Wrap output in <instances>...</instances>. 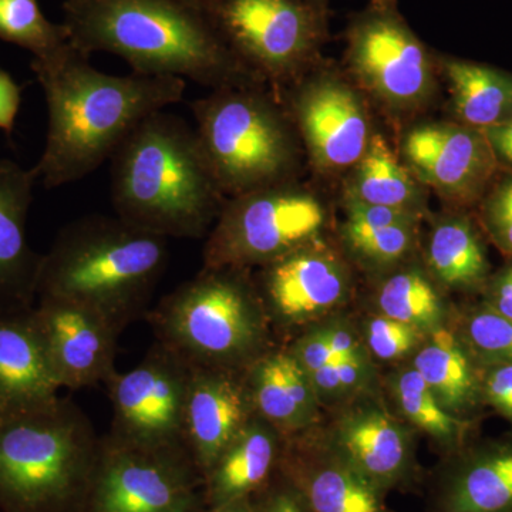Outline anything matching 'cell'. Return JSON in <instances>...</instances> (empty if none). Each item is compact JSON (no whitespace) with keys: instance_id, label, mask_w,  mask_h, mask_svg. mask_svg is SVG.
I'll use <instances>...</instances> for the list:
<instances>
[{"instance_id":"cell-1","label":"cell","mask_w":512,"mask_h":512,"mask_svg":"<svg viewBox=\"0 0 512 512\" xmlns=\"http://www.w3.org/2000/svg\"><path fill=\"white\" fill-rule=\"evenodd\" d=\"M72 43L35 59L49 128L35 168L37 181L57 188L83 180L110 160L128 134L151 114L180 103L187 82L178 77L100 72Z\"/></svg>"},{"instance_id":"cell-2","label":"cell","mask_w":512,"mask_h":512,"mask_svg":"<svg viewBox=\"0 0 512 512\" xmlns=\"http://www.w3.org/2000/svg\"><path fill=\"white\" fill-rule=\"evenodd\" d=\"M69 42L90 56L111 53L136 73L210 87L265 84L225 45L202 3L183 0H64Z\"/></svg>"},{"instance_id":"cell-3","label":"cell","mask_w":512,"mask_h":512,"mask_svg":"<svg viewBox=\"0 0 512 512\" xmlns=\"http://www.w3.org/2000/svg\"><path fill=\"white\" fill-rule=\"evenodd\" d=\"M110 161L111 202L121 220L167 239L210 234L227 197L183 119L151 114Z\"/></svg>"},{"instance_id":"cell-4","label":"cell","mask_w":512,"mask_h":512,"mask_svg":"<svg viewBox=\"0 0 512 512\" xmlns=\"http://www.w3.org/2000/svg\"><path fill=\"white\" fill-rule=\"evenodd\" d=\"M167 256V238L117 215L80 218L43 255L37 298L80 303L124 332L150 312Z\"/></svg>"},{"instance_id":"cell-5","label":"cell","mask_w":512,"mask_h":512,"mask_svg":"<svg viewBox=\"0 0 512 512\" xmlns=\"http://www.w3.org/2000/svg\"><path fill=\"white\" fill-rule=\"evenodd\" d=\"M99 434L72 400L0 416V512H82Z\"/></svg>"},{"instance_id":"cell-6","label":"cell","mask_w":512,"mask_h":512,"mask_svg":"<svg viewBox=\"0 0 512 512\" xmlns=\"http://www.w3.org/2000/svg\"><path fill=\"white\" fill-rule=\"evenodd\" d=\"M146 319L157 343L191 369L245 372L275 346L252 271L244 269L202 268Z\"/></svg>"},{"instance_id":"cell-7","label":"cell","mask_w":512,"mask_h":512,"mask_svg":"<svg viewBox=\"0 0 512 512\" xmlns=\"http://www.w3.org/2000/svg\"><path fill=\"white\" fill-rule=\"evenodd\" d=\"M191 111L225 197L296 180L303 148L278 93L264 84L222 87L192 101Z\"/></svg>"},{"instance_id":"cell-8","label":"cell","mask_w":512,"mask_h":512,"mask_svg":"<svg viewBox=\"0 0 512 512\" xmlns=\"http://www.w3.org/2000/svg\"><path fill=\"white\" fill-rule=\"evenodd\" d=\"M349 79L393 120L429 109L439 90L437 56L403 18L396 0H370L346 28Z\"/></svg>"},{"instance_id":"cell-9","label":"cell","mask_w":512,"mask_h":512,"mask_svg":"<svg viewBox=\"0 0 512 512\" xmlns=\"http://www.w3.org/2000/svg\"><path fill=\"white\" fill-rule=\"evenodd\" d=\"M232 53L279 93L318 66L328 6L309 0H202Z\"/></svg>"},{"instance_id":"cell-10","label":"cell","mask_w":512,"mask_h":512,"mask_svg":"<svg viewBox=\"0 0 512 512\" xmlns=\"http://www.w3.org/2000/svg\"><path fill=\"white\" fill-rule=\"evenodd\" d=\"M325 202L298 181L227 198L202 251V268L254 271L322 238Z\"/></svg>"},{"instance_id":"cell-11","label":"cell","mask_w":512,"mask_h":512,"mask_svg":"<svg viewBox=\"0 0 512 512\" xmlns=\"http://www.w3.org/2000/svg\"><path fill=\"white\" fill-rule=\"evenodd\" d=\"M202 476L185 447L148 448L100 439L82 512H198Z\"/></svg>"},{"instance_id":"cell-12","label":"cell","mask_w":512,"mask_h":512,"mask_svg":"<svg viewBox=\"0 0 512 512\" xmlns=\"http://www.w3.org/2000/svg\"><path fill=\"white\" fill-rule=\"evenodd\" d=\"M343 76L316 66L278 93L309 163L328 177L348 174L375 134L369 100Z\"/></svg>"},{"instance_id":"cell-13","label":"cell","mask_w":512,"mask_h":512,"mask_svg":"<svg viewBox=\"0 0 512 512\" xmlns=\"http://www.w3.org/2000/svg\"><path fill=\"white\" fill-rule=\"evenodd\" d=\"M191 367L154 343L128 372L106 382L113 419L109 436L131 446L184 447L185 402Z\"/></svg>"},{"instance_id":"cell-14","label":"cell","mask_w":512,"mask_h":512,"mask_svg":"<svg viewBox=\"0 0 512 512\" xmlns=\"http://www.w3.org/2000/svg\"><path fill=\"white\" fill-rule=\"evenodd\" d=\"M252 278L272 332L309 328L345 305L352 291L345 256L322 238L256 269Z\"/></svg>"},{"instance_id":"cell-15","label":"cell","mask_w":512,"mask_h":512,"mask_svg":"<svg viewBox=\"0 0 512 512\" xmlns=\"http://www.w3.org/2000/svg\"><path fill=\"white\" fill-rule=\"evenodd\" d=\"M400 151L414 177L451 210L477 207L500 177L501 165L483 131L454 121L409 128Z\"/></svg>"},{"instance_id":"cell-16","label":"cell","mask_w":512,"mask_h":512,"mask_svg":"<svg viewBox=\"0 0 512 512\" xmlns=\"http://www.w3.org/2000/svg\"><path fill=\"white\" fill-rule=\"evenodd\" d=\"M32 315L62 389L106 383L117 372L123 332L99 312L64 299L39 298Z\"/></svg>"},{"instance_id":"cell-17","label":"cell","mask_w":512,"mask_h":512,"mask_svg":"<svg viewBox=\"0 0 512 512\" xmlns=\"http://www.w3.org/2000/svg\"><path fill=\"white\" fill-rule=\"evenodd\" d=\"M254 414L245 372L192 367L183 443L202 480Z\"/></svg>"},{"instance_id":"cell-18","label":"cell","mask_w":512,"mask_h":512,"mask_svg":"<svg viewBox=\"0 0 512 512\" xmlns=\"http://www.w3.org/2000/svg\"><path fill=\"white\" fill-rule=\"evenodd\" d=\"M326 448L382 491L402 483L412 470L409 431L376 403L357 404L340 414Z\"/></svg>"},{"instance_id":"cell-19","label":"cell","mask_w":512,"mask_h":512,"mask_svg":"<svg viewBox=\"0 0 512 512\" xmlns=\"http://www.w3.org/2000/svg\"><path fill=\"white\" fill-rule=\"evenodd\" d=\"M36 181L32 170L0 157V315L35 308L43 255L30 248L26 222Z\"/></svg>"},{"instance_id":"cell-20","label":"cell","mask_w":512,"mask_h":512,"mask_svg":"<svg viewBox=\"0 0 512 512\" xmlns=\"http://www.w3.org/2000/svg\"><path fill=\"white\" fill-rule=\"evenodd\" d=\"M278 474L312 512H387L382 490L326 448L322 457L303 436L285 439Z\"/></svg>"},{"instance_id":"cell-21","label":"cell","mask_w":512,"mask_h":512,"mask_svg":"<svg viewBox=\"0 0 512 512\" xmlns=\"http://www.w3.org/2000/svg\"><path fill=\"white\" fill-rule=\"evenodd\" d=\"M249 399L261 417L284 439L311 431L320 402L311 380L286 348L274 346L245 370Z\"/></svg>"},{"instance_id":"cell-22","label":"cell","mask_w":512,"mask_h":512,"mask_svg":"<svg viewBox=\"0 0 512 512\" xmlns=\"http://www.w3.org/2000/svg\"><path fill=\"white\" fill-rule=\"evenodd\" d=\"M32 311L0 315V416L45 406L62 389Z\"/></svg>"},{"instance_id":"cell-23","label":"cell","mask_w":512,"mask_h":512,"mask_svg":"<svg viewBox=\"0 0 512 512\" xmlns=\"http://www.w3.org/2000/svg\"><path fill=\"white\" fill-rule=\"evenodd\" d=\"M285 439L255 416L222 451L202 480L204 507L255 497L278 474Z\"/></svg>"},{"instance_id":"cell-24","label":"cell","mask_w":512,"mask_h":512,"mask_svg":"<svg viewBox=\"0 0 512 512\" xmlns=\"http://www.w3.org/2000/svg\"><path fill=\"white\" fill-rule=\"evenodd\" d=\"M340 241L360 268L387 274L410 261L419 239L420 218L343 198Z\"/></svg>"},{"instance_id":"cell-25","label":"cell","mask_w":512,"mask_h":512,"mask_svg":"<svg viewBox=\"0 0 512 512\" xmlns=\"http://www.w3.org/2000/svg\"><path fill=\"white\" fill-rule=\"evenodd\" d=\"M424 264L444 291L481 292L491 276L483 231L463 210H450L431 224Z\"/></svg>"},{"instance_id":"cell-26","label":"cell","mask_w":512,"mask_h":512,"mask_svg":"<svg viewBox=\"0 0 512 512\" xmlns=\"http://www.w3.org/2000/svg\"><path fill=\"white\" fill-rule=\"evenodd\" d=\"M412 366L429 384L441 406L454 416L470 420L468 417L484 406L481 367L456 329L443 325L426 333L413 355Z\"/></svg>"},{"instance_id":"cell-27","label":"cell","mask_w":512,"mask_h":512,"mask_svg":"<svg viewBox=\"0 0 512 512\" xmlns=\"http://www.w3.org/2000/svg\"><path fill=\"white\" fill-rule=\"evenodd\" d=\"M343 198L406 212L423 220L429 190L414 177L383 134H373L366 153L346 174Z\"/></svg>"},{"instance_id":"cell-28","label":"cell","mask_w":512,"mask_h":512,"mask_svg":"<svg viewBox=\"0 0 512 512\" xmlns=\"http://www.w3.org/2000/svg\"><path fill=\"white\" fill-rule=\"evenodd\" d=\"M454 123L487 130L512 119V73L488 64L437 56Z\"/></svg>"},{"instance_id":"cell-29","label":"cell","mask_w":512,"mask_h":512,"mask_svg":"<svg viewBox=\"0 0 512 512\" xmlns=\"http://www.w3.org/2000/svg\"><path fill=\"white\" fill-rule=\"evenodd\" d=\"M443 512H512V440L461 458L448 480Z\"/></svg>"},{"instance_id":"cell-30","label":"cell","mask_w":512,"mask_h":512,"mask_svg":"<svg viewBox=\"0 0 512 512\" xmlns=\"http://www.w3.org/2000/svg\"><path fill=\"white\" fill-rule=\"evenodd\" d=\"M441 288L426 268L403 264L387 272L376 291L377 313L429 333L447 325L448 309Z\"/></svg>"},{"instance_id":"cell-31","label":"cell","mask_w":512,"mask_h":512,"mask_svg":"<svg viewBox=\"0 0 512 512\" xmlns=\"http://www.w3.org/2000/svg\"><path fill=\"white\" fill-rule=\"evenodd\" d=\"M389 386L397 412L410 426L450 450L463 446L470 434V420L447 412L413 366L394 372Z\"/></svg>"},{"instance_id":"cell-32","label":"cell","mask_w":512,"mask_h":512,"mask_svg":"<svg viewBox=\"0 0 512 512\" xmlns=\"http://www.w3.org/2000/svg\"><path fill=\"white\" fill-rule=\"evenodd\" d=\"M286 349L308 376L330 363L367 350L362 333L343 318L322 319L313 323L299 333Z\"/></svg>"},{"instance_id":"cell-33","label":"cell","mask_w":512,"mask_h":512,"mask_svg":"<svg viewBox=\"0 0 512 512\" xmlns=\"http://www.w3.org/2000/svg\"><path fill=\"white\" fill-rule=\"evenodd\" d=\"M0 39L29 50L35 59L69 43L63 23L50 22L37 0H0Z\"/></svg>"},{"instance_id":"cell-34","label":"cell","mask_w":512,"mask_h":512,"mask_svg":"<svg viewBox=\"0 0 512 512\" xmlns=\"http://www.w3.org/2000/svg\"><path fill=\"white\" fill-rule=\"evenodd\" d=\"M456 330L478 365L512 363V320L485 303L467 309Z\"/></svg>"},{"instance_id":"cell-35","label":"cell","mask_w":512,"mask_h":512,"mask_svg":"<svg viewBox=\"0 0 512 512\" xmlns=\"http://www.w3.org/2000/svg\"><path fill=\"white\" fill-rule=\"evenodd\" d=\"M370 353H359L316 370L309 375L320 403L340 404L365 397L375 382Z\"/></svg>"},{"instance_id":"cell-36","label":"cell","mask_w":512,"mask_h":512,"mask_svg":"<svg viewBox=\"0 0 512 512\" xmlns=\"http://www.w3.org/2000/svg\"><path fill=\"white\" fill-rule=\"evenodd\" d=\"M426 333L384 316L382 313L370 316L363 328L362 338L367 352L382 362H397L413 356L423 342Z\"/></svg>"},{"instance_id":"cell-37","label":"cell","mask_w":512,"mask_h":512,"mask_svg":"<svg viewBox=\"0 0 512 512\" xmlns=\"http://www.w3.org/2000/svg\"><path fill=\"white\" fill-rule=\"evenodd\" d=\"M477 208L485 237L505 258L512 259V173L498 177Z\"/></svg>"},{"instance_id":"cell-38","label":"cell","mask_w":512,"mask_h":512,"mask_svg":"<svg viewBox=\"0 0 512 512\" xmlns=\"http://www.w3.org/2000/svg\"><path fill=\"white\" fill-rule=\"evenodd\" d=\"M483 402L512 424V363L480 366Z\"/></svg>"},{"instance_id":"cell-39","label":"cell","mask_w":512,"mask_h":512,"mask_svg":"<svg viewBox=\"0 0 512 512\" xmlns=\"http://www.w3.org/2000/svg\"><path fill=\"white\" fill-rule=\"evenodd\" d=\"M264 490L252 497L254 512H312L302 495L278 474Z\"/></svg>"},{"instance_id":"cell-40","label":"cell","mask_w":512,"mask_h":512,"mask_svg":"<svg viewBox=\"0 0 512 512\" xmlns=\"http://www.w3.org/2000/svg\"><path fill=\"white\" fill-rule=\"evenodd\" d=\"M481 292L488 308L512 320V259L500 271L491 274Z\"/></svg>"},{"instance_id":"cell-41","label":"cell","mask_w":512,"mask_h":512,"mask_svg":"<svg viewBox=\"0 0 512 512\" xmlns=\"http://www.w3.org/2000/svg\"><path fill=\"white\" fill-rule=\"evenodd\" d=\"M22 103V90L12 76L0 69V130L12 133Z\"/></svg>"},{"instance_id":"cell-42","label":"cell","mask_w":512,"mask_h":512,"mask_svg":"<svg viewBox=\"0 0 512 512\" xmlns=\"http://www.w3.org/2000/svg\"><path fill=\"white\" fill-rule=\"evenodd\" d=\"M483 133L493 148L495 158L501 168L512 170V119L505 121L500 126L487 128Z\"/></svg>"},{"instance_id":"cell-43","label":"cell","mask_w":512,"mask_h":512,"mask_svg":"<svg viewBox=\"0 0 512 512\" xmlns=\"http://www.w3.org/2000/svg\"><path fill=\"white\" fill-rule=\"evenodd\" d=\"M198 512H254V503H252V498H247V500L218 505V507H204Z\"/></svg>"},{"instance_id":"cell-44","label":"cell","mask_w":512,"mask_h":512,"mask_svg":"<svg viewBox=\"0 0 512 512\" xmlns=\"http://www.w3.org/2000/svg\"><path fill=\"white\" fill-rule=\"evenodd\" d=\"M309 2L318 3V5L328 6L329 0H309Z\"/></svg>"},{"instance_id":"cell-45","label":"cell","mask_w":512,"mask_h":512,"mask_svg":"<svg viewBox=\"0 0 512 512\" xmlns=\"http://www.w3.org/2000/svg\"><path fill=\"white\" fill-rule=\"evenodd\" d=\"M183 2L195 3V5H198V3H202V0H183Z\"/></svg>"}]
</instances>
